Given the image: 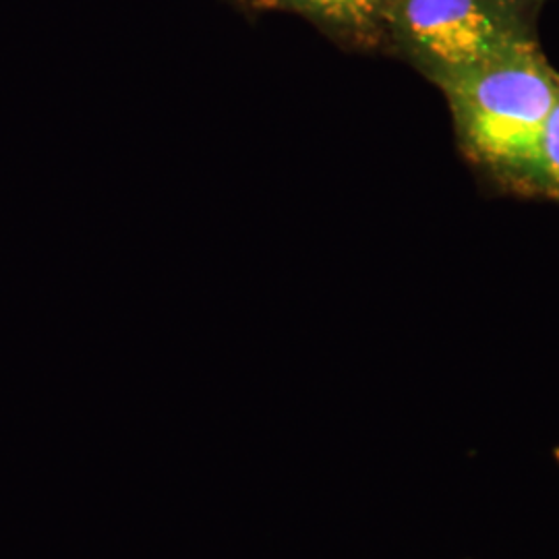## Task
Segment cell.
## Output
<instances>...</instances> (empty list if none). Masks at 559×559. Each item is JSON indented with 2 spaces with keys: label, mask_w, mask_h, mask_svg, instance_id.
Returning <instances> with one entry per match:
<instances>
[{
  "label": "cell",
  "mask_w": 559,
  "mask_h": 559,
  "mask_svg": "<svg viewBox=\"0 0 559 559\" xmlns=\"http://www.w3.org/2000/svg\"><path fill=\"white\" fill-rule=\"evenodd\" d=\"M524 0H390L385 25L438 85L533 40Z\"/></svg>",
  "instance_id": "2"
},
{
  "label": "cell",
  "mask_w": 559,
  "mask_h": 559,
  "mask_svg": "<svg viewBox=\"0 0 559 559\" xmlns=\"http://www.w3.org/2000/svg\"><path fill=\"white\" fill-rule=\"evenodd\" d=\"M556 456H558V460H559V450H558V452H556Z\"/></svg>",
  "instance_id": "5"
},
{
  "label": "cell",
  "mask_w": 559,
  "mask_h": 559,
  "mask_svg": "<svg viewBox=\"0 0 559 559\" xmlns=\"http://www.w3.org/2000/svg\"><path fill=\"white\" fill-rule=\"evenodd\" d=\"M282 7L344 34L367 36L385 25L390 0H276Z\"/></svg>",
  "instance_id": "3"
},
{
  "label": "cell",
  "mask_w": 559,
  "mask_h": 559,
  "mask_svg": "<svg viewBox=\"0 0 559 559\" xmlns=\"http://www.w3.org/2000/svg\"><path fill=\"white\" fill-rule=\"evenodd\" d=\"M540 189L559 193V100L540 140Z\"/></svg>",
  "instance_id": "4"
},
{
  "label": "cell",
  "mask_w": 559,
  "mask_h": 559,
  "mask_svg": "<svg viewBox=\"0 0 559 559\" xmlns=\"http://www.w3.org/2000/svg\"><path fill=\"white\" fill-rule=\"evenodd\" d=\"M524 2H533V0H524Z\"/></svg>",
  "instance_id": "6"
},
{
  "label": "cell",
  "mask_w": 559,
  "mask_h": 559,
  "mask_svg": "<svg viewBox=\"0 0 559 559\" xmlns=\"http://www.w3.org/2000/svg\"><path fill=\"white\" fill-rule=\"evenodd\" d=\"M468 154L506 179L540 187V140L559 75L535 40L440 83Z\"/></svg>",
  "instance_id": "1"
}]
</instances>
